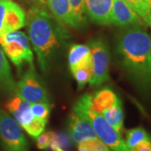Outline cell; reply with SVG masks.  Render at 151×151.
<instances>
[{
    "label": "cell",
    "mask_w": 151,
    "mask_h": 151,
    "mask_svg": "<svg viewBox=\"0 0 151 151\" xmlns=\"http://www.w3.org/2000/svg\"><path fill=\"white\" fill-rule=\"evenodd\" d=\"M117 60L132 79L145 88L151 87V38L143 25L129 26L117 36Z\"/></svg>",
    "instance_id": "cell-1"
},
{
    "label": "cell",
    "mask_w": 151,
    "mask_h": 151,
    "mask_svg": "<svg viewBox=\"0 0 151 151\" xmlns=\"http://www.w3.org/2000/svg\"><path fill=\"white\" fill-rule=\"evenodd\" d=\"M28 33L40 69L45 71L55 53L66 42L69 34L63 25L43 6H35L28 12Z\"/></svg>",
    "instance_id": "cell-2"
},
{
    "label": "cell",
    "mask_w": 151,
    "mask_h": 151,
    "mask_svg": "<svg viewBox=\"0 0 151 151\" xmlns=\"http://www.w3.org/2000/svg\"><path fill=\"white\" fill-rule=\"evenodd\" d=\"M92 96L85 93L75 103L70 113L68 132L71 140L80 144L82 141L97 138L92 123L87 117L86 110L91 104Z\"/></svg>",
    "instance_id": "cell-3"
},
{
    "label": "cell",
    "mask_w": 151,
    "mask_h": 151,
    "mask_svg": "<svg viewBox=\"0 0 151 151\" xmlns=\"http://www.w3.org/2000/svg\"><path fill=\"white\" fill-rule=\"evenodd\" d=\"M0 45L4 54L19 68L24 63L33 65V52L24 33L16 30L2 35Z\"/></svg>",
    "instance_id": "cell-4"
},
{
    "label": "cell",
    "mask_w": 151,
    "mask_h": 151,
    "mask_svg": "<svg viewBox=\"0 0 151 151\" xmlns=\"http://www.w3.org/2000/svg\"><path fill=\"white\" fill-rule=\"evenodd\" d=\"M87 45L91 50L93 74L91 86H98L109 80L110 54L107 41L102 37L90 40Z\"/></svg>",
    "instance_id": "cell-5"
},
{
    "label": "cell",
    "mask_w": 151,
    "mask_h": 151,
    "mask_svg": "<svg viewBox=\"0 0 151 151\" xmlns=\"http://www.w3.org/2000/svg\"><path fill=\"white\" fill-rule=\"evenodd\" d=\"M0 143L4 151H29L27 140L20 125L1 108Z\"/></svg>",
    "instance_id": "cell-6"
},
{
    "label": "cell",
    "mask_w": 151,
    "mask_h": 151,
    "mask_svg": "<svg viewBox=\"0 0 151 151\" xmlns=\"http://www.w3.org/2000/svg\"><path fill=\"white\" fill-rule=\"evenodd\" d=\"M15 94L29 103H49L48 92L41 78L36 73L34 65H30L19 81Z\"/></svg>",
    "instance_id": "cell-7"
},
{
    "label": "cell",
    "mask_w": 151,
    "mask_h": 151,
    "mask_svg": "<svg viewBox=\"0 0 151 151\" xmlns=\"http://www.w3.org/2000/svg\"><path fill=\"white\" fill-rule=\"evenodd\" d=\"M89 108L90 106L86 110V114L97 138L112 151H132L126 145L121 135L108 124L103 115L93 112Z\"/></svg>",
    "instance_id": "cell-8"
},
{
    "label": "cell",
    "mask_w": 151,
    "mask_h": 151,
    "mask_svg": "<svg viewBox=\"0 0 151 151\" xmlns=\"http://www.w3.org/2000/svg\"><path fill=\"white\" fill-rule=\"evenodd\" d=\"M113 0H84V14L97 24H111Z\"/></svg>",
    "instance_id": "cell-9"
},
{
    "label": "cell",
    "mask_w": 151,
    "mask_h": 151,
    "mask_svg": "<svg viewBox=\"0 0 151 151\" xmlns=\"http://www.w3.org/2000/svg\"><path fill=\"white\" fill-rule=\"evenodd\" d=\"M111 24L119 27L143 25L144 22L139 14L123 0H113Z\"/></svg>",
    "instance_id": "cell-10"
},
{
    "label": "cell",
    "mask_w": 151,
    "mask_h": 151,
    "mask_svg": "<svg viewBox=\"0 0 151 151\" xmlns=\"http://www.w3.org/2000/svg\"><path fill=\"white\" fill-rule=\"evenodd\" d=\"M31 103L23 100L21 97L15 95L6 104V108L14 116L16 122L23 127L30 123L35 118L31 111Z\"/></svg>",
    "instance_id": "cell-11"
},
{
    "label": "cell",
    "mask_w": 151,
    "mask_h": 151,
    "mask_svg": "<svg viewBox=\"0 0 151 151\" xmlns=\"http://www.w3.org/2000/svg\"><path fill=\"white\" fill-rule=\"evenodd\" d=\"M25 24L26 14L24 9L19 4L10 0L6 10L2 35L19 30V29L24 27Z\"/></svg>",
    "instance_id": "cell-12"
},
{
    "label": "cell",
    "mask_w": 151,
    "mask_h": 151,
    "mask_svg": "<svg viewBox=\"0 0 151 151\" xmlns=\"http://www.w3.org/2000/svg\"><path fill=\"white\" fill-rule=\"evenodd\" d=\"M68 63L70 72L76 69L92 65L91 50L87 45L75 44L70 47L68 54Z\"/></svg>",
    "instance_id": "cell-13"
},
{
    "label": "cell",
    "mask_w": 151,
    "mask_h": 151,
    "mask_svg": "<svg viewBox=\"0 0 151 151\" xmlns=\"http://www.w3.org/2000/svg\"><path fill=\"white\" fill-rule=\"evenodd\" d=\"M119 98L116 93L110 88H103L94 93L92 96L90 109L96 113H102L113 107Z\"/></svg>",
    "instance_id": "cell-14"
},
{
    "label": "cell",
    "mask_w": 151,
    "mask_h": 151,
    "mask_svg": "<svg viewBox=\"0 0 151 151\" xmlns=\"http://www.w3.org/2000/svg\"><path fill=\"white\" fill-rule=\"evenodd\" d=\"M52 15L62 25L74 28L69 0H46Z\"/></svg>",
    "instance_id": "cell-15"
},
{
    "label": "cell",
    "mask_w": 151,
    "mask_h": 151,
    "mask_svg": "<svg viewBox=\"0 0 151 151\" xmlns=\"http://www.w3.org/2000/svg\"><path fill=\"white\" fill-rule=\"evenodd\" d=\"M16 87L9 61L4 50L0 48V88L7 92L16 93Z\"/></svg>",
    "instance_id": "cell-16"
},
{
    "label": "cell",
    "mask_w": 151,
    "mask_h": 151,
    "mask_svg": "<svg viewBox=\"0 0 151 151\" xmlns=\"http://www.w3.org/2000/svg\"><path fill=\"white\" fill-rule=\"evenodd\" d=\"M101 115L119 134H122L124 129V110L120 99L113 107L104 111Z\"/></svg>",
    "instance_id": "cell-17"
},
{
    "label": "cell",
    "mask_w": 151,
    "mask_h": 151,
    "mask_svg": "<svg viewBox=\"0 0 151 151\" xmlns=\"http://www.w3.org/2000/svg\"><path fill=\"white\" fill-rule=\"evenodd\" d=\"M139 14L144 24L151 27V10L145 0H123Z\"/></svg>",
    "instance_id": "cell-18"
},
{
    "label": "cell",
    "mask_w": 151,
    "mask_h": 151,
    "mask_svg": "<svg viewBox=\"0 0 151 151\" xmlns=\"http://www.w3.org/2000/svg\"><path fill=\"white\" fill-rule=\"evenodd\" d=\"M71 8L72 19L74 28L83 29L86 24V18L84 16V0H69Z\"/></svg>",
    "instance_id": "cell-19"
},
{
    "label": "cell",
    "mask_w": 151,
    "mask_h": 151,
    "mask_svg": "<svg viewBox=\"0 0 151 151\" xmlns=\"http://www.w3.org/2000/svg\"><path fill=\"white\" fill-rule=\"evenodd\" d=\"M151 137L148 134L146 130L142 127H137L134 129H129L126 132V141L125 144L131 150L141 141L149 139Z\"/></svg>",
    "instance_id": "cell-20"
},
{
    "label": "cell",
    "mask_w": 151,
    "mask_h": 151,
    "mask_svg": "<svg viewBox=\"0 0 151 151\" xmlns=\"http://www.w3.org/2000/svg\"><path fill=\"white\" fill-rule=\"evenodd\" d=\"M75 78L76 81L77 82V86L79 89H82L87 83H89L92 80L93 70L92 65H86L79 69H76L71 72Z\"/></svg>",
    "instance_id": "cell-21"
},
{
    "label": "cell",
    "mask_w": 151,
    "mask_h": 151,
    "mask_svg": "<svg viewBox=\"0 0 151 151\" xmlns=\"http://www.w3.org/2000/svg\"><path fill=\"white\" fill-rule=\"evenodd\" d=\"M46 123H47V120L35 117L30 123L23 126L22 128L25 130L31 137L37 138L41 133H43Z\"/></svg>",
    "instance_id": "cell-22"
},
{
    "label": "cell",
    "mask_w": 151,
    "mask_h": 151,
    "mask_svg": "<svg viewBox=\"0 0 151 151\" xmlns=\"http://www.w3.org/2000/svg\"><path fill=\"white\" fill-rule=\"evenodd\" d=\"M78 146L82 147L88 151H112L98 138L86 139L81 142Z\"/></svg>",
    "instance_id": "cell-23"
},
{
    "label": "cell",
    "mask_w": 151,
    "mask_h": 151,
    "mask_svg": "<svg viewBox=\"0 0 151 151\" xmlns=\"http://www.w3.org/2000/svg\"><path fill=\"white\" fill-rule=\"evenodd\" d=\"M30 108L35 117L48 120L49 115L50 113V106L49 103H31Z\"/></svg>",
    "instance_id": "cell-24"
},
{
    "label": "cell",
    "mask_w": 151,
    "mask_h": 151,
    "mask_svg": "<svg viewBox=\"0 0 151 151\" xmlns=\"http://www.w3.org/2000/svg\"><path fill=\"white\" fill-rule=\"evenodd\" d=\"M55 134L53 131H47L41 133L37 138V147L40 150H46L50 147L52 139L55 138Z\"/></svg>",
    "instance_id": "cell-25"
},
{
    "label": "cell",
    "mask_w": 151,
    "mask_h": 151,
    "mask_svg": "<svg viewBox=\"0 0 151 151\" xmlns=\"http://www.w3.org/2000/svg\"><path fill=\"white\" fill-rule=\"evenodd\" d=\"M9 1L10 0H2V1H0V35H2V34H3L6 10H7V8H8Z\"/></svg>",
    "instance_id": "cell-26"
},
{
    "label": "cell",
    "mask_w": 151,
    "mask_h": 151,
    "mask_svg": "<svg viewBox=\"0 0 151 151\" xmlns=\"http://www.w3.org/2000/svg\"><path fill=\"white\" fill-rule=\"evenodd\" d=\"M132 151H151V138L149 139L141 141L133 148Z\"/></svg>",
    "instance_id": "cell-27"
},
{
    "label": "cell",
    "mask_w": 151,
    "mask_h": 151,
    "mask_svg": "<svg viewBox=\"0 0 151 151\" xmlns=\"http://www.w3.org/2000/svg\"><path fill=\"white\" fill-rule=\"evenodd\" d=\"M25 1H29V2H33L35 4H36L38 5L43 6L46 3V0H25Z\"/></svg>",
    "instance_id": "cell-28"
},
{
    "label": "cell",
    "mask_w": 151,
    "mask_h": 151,
    "mask_svg": "<svg viewBox=\"0 0 151 151\" xmlns=\"http://www.w3.org/2000/svg\"><path fill=\"white\" fill-rule=\"evenodd\" d=\"M54 151H65L64 150H62V149H60L59 147H57V148H55L54 150Z\"/></svg>",
    "instance_id": "cell-29"
},
{
    "label": "cell",
    "mask_w": 151,
    "mask_h": 151,
    "mask_svg": "<svg viewBox=\"0 0 151 151\" xmlns=\"http://www.w3.org/2000/svg\"><path fill=\"white\" fill-rule=\"evenodd\" d=\"M145 1L146 3H147V2H148V0H145Z\"/></svg>",
    "instance_id": "cell-30"
},
{
    "label": "cell",
    "mask_w": 151,
    "mask_h": 151,
    "mask_svg": "<svg viewBox=\"0 0 151 151\" xmlns=\"http://www.w3.org/2000/svg\"><path fill=\"white\" fill-rule=\"evenodd\" d=\"M0 1H2V0H0Z\"/></svg>",
    "instance_id": "cell-31"
}]
</instances>
